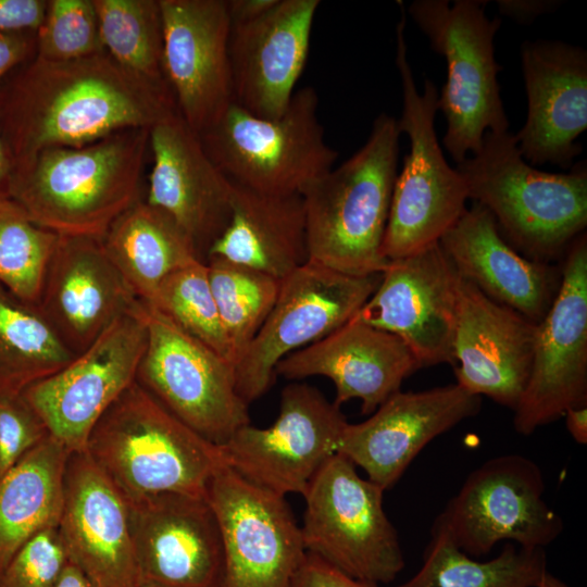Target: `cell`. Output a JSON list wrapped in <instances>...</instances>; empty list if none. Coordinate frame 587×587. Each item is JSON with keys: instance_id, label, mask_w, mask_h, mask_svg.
I'll return each mask as SVG.
<instances>
[{"instance_id": "cell-1", "label": "cell", "mask_w": 587, "mask_h": 587, "mask_svg": "<svg viewBox=\"0 0 587 587\" xmlns=\"http://www.w3.org/2000/svg\"><path fill=\"white\" fill-rule=\"evenodd\" d=\"M0 86V135L13 168L52 147H82L148 128L177 109L170 89L121 67L107 52L28 60Z\"/></svg>"}, {"instance_id": "cell-2", "label": "cell", "mask_w": 587, "mask_h": 587, "mask_svg": "<svg viewBox=\"0 0 587 587\" xmlns=\"http://www.w3.org/2000/svg\"><path fill=\"white\" fill-rule=\"evenodd\" d=\"M148 128L117 132L82 147H52L13 168L8 198L59 236L102 239L141 200Z\"/></svg>"}, {"instance_id": "cell-3", "label": "cell", "mask_w": 587, "mask_h": 587, "mask_svg": "<svg viewBox=\"0 0 587 587\" xmlns=\"http://www.w3.org/2000/svg\"><path fill=\"white\" fill-rule=\"evenodd\" d=\"M467 196L494 217L501 236L521 254L551 263L563 258L587 226V166L565 173L537 170L509 130L487 132L479 150L455 167Z\"/></svg>"}, {"instance_id": "cell-4", "label": "cell", "mask_w": 587, "mask_h": 587, "mask_svg": "<svg viewBox=\"0 0 587 587\" xmlns=\"http://www.w3.org/2000/svg\"><path fill=\"white\" fill-rule=\"evenodd\" d=\"M398 120L382 113L365 143L301 195L308 261L354 275L382 274V254L397 177Z\"/></svg>"}, {"instance_id": "cell-5", "label": "cell", "mask_w": 587, "mask_h": 587, "mask_svg": "<svg viewBox=\"0 0 587 587\" xmlns=\"http://www.w3.org/2000/svg\"><path fill=\"white\" fill-rule=\"evenodd\" d=\"M85 451L126 501L161 492L205 498L226 465L221 446L189 428L136 380L92 428Z\"/></svg>"}, {"instance_id": "cell-6", "label": "cell", "mask_w": 587, "mask_h": 587, "mask_svg": "<svg viewBox=\"0 0 587 587\" xmlns=\"http://www.w3.org/2000/svg\"><path fill=\"white\" fill-rule=\"evenodd\" d=\"M396 27V65L402 87L401 134L409 139V151L397 174L383 257L390 261L414 254L439 242L444 234L465 212L469 200L462 175L449 165L438 141L435 118L438 90L425 79L419 91L408 59L404 38L405 11Z\"/></svg>"}, {"instance_id": "cell-7", "label": "cell", "mask_w": 587, "mask_h": 587, "mask_svg": "<svg viewBox=\"0 0 587 587\" xmlns=\"http://www.w3.org/2000/svg\"><path fill=\"white\" fill-rule=\"evenodd\" d=\"M408 13L447 63L437 109L447 121L444 146L458 164L479 150L487 132L509 128L494 47L501 20L489 18L478 0H415Z\"/></svg>"}, {"instance_id": "cell-8", "label": "cell", "mask_w": 587, "mask_h": 587, "mask_svg": "<svg viewBox=\"0 0 587 587\" xmlns=\"http://www.w3.org/2000/svg\"><path fill=\"white\" fill-rule=\"evenodd\" d=\"M317 107L310 86L295 91L277 118L257 116L232 102L199 136L230 182L265 193L302 195L338 157L325 140Z\"/></svg>"}, {"instance_id": "cell-9", "label": "cell", "mask_w": 587, "mask_h": 587, "mask_svg": "<svg viewBox=\"0 0 587 587\" xmlns=\"http://www.w3.org/2000/svg\"><path fill=\"white\" fill-rule=\"evenodd\" d=\"M384 490L362 478L355 465L334 454L305 494L300 526L307 552L367 583H391L404 567L396 528L383 504Z\"/></svg>"}, {"instance_id": "cell-10", "label": "cell", "mask_w": 587, "mask_h": 587, "mask_svg": "<svg viewBox=\"0 0 587 587\" xmlns=\"http://www.w3.org/2000/svg\"><path fill=\"white\" fill-rule=\"evenodd\" d=\"M142 305L148 337L136 382L189 428L223 446L250 423L234 365L149 304Z\"/></svg>"}, {"instance_id": "cell-11", "label": "cell", "mask_w": 587, "mask_h": 587, "mask_svg": "<svg viewBox=\"0 0 587 587\" xmlns=\"http://www.w3.org/2000/svg\"><path fill=\"white\" fill-rule=\"evenodd\" d=\"M380 276L349 275L308 261L280 279L268 316L235 364L240 397L248 404L259 399L271 387L280 360L352 320Z\"/></svg>"}, {"instance_id": "cell-12", "label": "cell", "mask_w": 587, "mask_h": 587, "mask_svg": "<svg viewBox=\"0 0 587 587\" xmlns=\"http://www.w3.org/2000/svg\"><path fill=\"white\" fill-rule=\"evenodd\" d=\"M540 467L521 454L492 458L475 469L434 521L470 557L488 554L509 540L542 548L563 530V522L544 499Z\"/></svg>"}, {"instance_id": "cell-13", "label": "cell", "mask_w": 587, "mask_h": 587, "mask_svg": "<svg viewBox=\"0 0 587 587\" xmlns=\"http://www.w3.org/2000/svg\"><path fill=\"white\" fill-rule=\"evenodd\" d=\"M348 422L315 387L291 383L282 391L279 414L265 428L250 423L221 446L225 463L251 484L285 497L303 496L322 466L338 452Z\"/></svg>"}, {"instance_id": "cell-14", "label": "cell", "mask_w": 587, "mask_h": 587, "mask_svg": "<svg viewBox=\"0 0 587 587\" xmlns=\"http://www.w3.org/2000/svg\"><path fill=\"white\" fill-rule=\"evenodd\" d=\"M147 337L139 300L90 347L57 373L27 387L22 397L51 436L71 452L85 451L99 419L136 380Z\"/></svg>"}, {"instance_id": "cell-15", "label": "cell", "mask_w": 587, "mask_h": 587, "mask_svg": "<svg viewBox=\"0 0 587 587\" xmlns=\"http://www.w3.org/2000/svg\"><path fill=\"white\" fill-rule=\"evenodd\" d=\"M205 498L222 540L220 587H292L307 550L285 497L224 465L210 480Z\"/></svg>"}, {"instance_id": "cell-16", "label": "cell", "mask_w": 587, "mask_h": 587, "mask_svg": "<svg viewBox=\"0 0 587 587\" xmlns=\"http://www.w3.org/2000/svg\"><path fill=\"white\" fill-rule=\"evenodd\" d=\"M587 405V237L578 236L562 258L555 297L538 324L529 377L513 411L523 436Z\"/></svg>"}, {"instance_id": "cell-17", "label": "cell", "mask_w": 587, "mask_h": 587, "mask_svg": "<svg viewBox=\"0 0 587 587\" xmlns=\"http://www.w3.org/2000/svg\"><path fill=\"white\" fill-rule=\"evenodd\" d=\"M458 277L439 242L390 260L353 320L399 337L422 367L453 366Z\"/></svg>"}, {"instance_id": "cell-18", "label": "cell", "mask_w": 587, "mask_h": 587, "mask_svg": "<svg viewBox=\"0 0 587 587\" xmlns=\"http://www.w3.org/2000/svg\"><path fill=\"white\" fill-rule=\"evenodd\" d=\"M127 503L139 587H220L222 540L207 498L161 492Z\"/></svg>"}, {"instance_id": "cell-19", "label": "cell", "mask_w": 587, "mask_h": 587, "mask_svg": "<svg viewBox=\"0 0 587 587\" xmlns=\"http://www.w3.org/2000/svg\"><path fill=\"white\" fill-rule=\"evenodd\" d=\"M163 72L180 116L198 135L233 102L226 0H159Z\"/></svg>"}, {"instance_id": "cell-20", "label": "cell", "mask_w": 587, "mask_h": 587, "mask_svg": "<svg viewBox=\"0 0 587 587\" xmlns=\"http://www.w3.org/2000/svg\"><path fill=\"white\" fill-rule=\"evenodd\" d=\"M482 397L458 384L391 395L358 424L347 423L338 452L363 469L384 491L434 438L476 415Z\"/></svg>"}, {"instance_id": "cell-21", "label": "cell", "mask_w": 587, "mask_h": 587, "mask_svg": "<svg viewBox=\"0 0 587 587\" xmlns=\"http://www.w3.org/2000/svg\"><path fill=\"white\" fill-rule=\"evenodd\" d=\"M58 532L90 587H139L126 499L86 451L68 457Z\"/></svg>"}, {"instance_id": "cell-22", "label": "cell", "mask_w": 587, "mask_h": 587, "mask_svg": "<svg viewBox=\"0 0 587 587\" xmlns=\"http://www.w3.org/2000/svg\"><path fill=\"white\" fill-rule=\"evenodd\" d=\"M152 167L146 202L166 213L205 263L230 217L232 182L207 153L177 109L149 130Z\"/></svg>"}, {"instance_id": "cell-23", "label": "cell", "mask_w": 587, "mask_h": 587, "mask_svg": "<svg viewBox=\"0 0 587 587\" xmlns=\"http://www.w3.org/2000/svg\"><path fill=\"white\" fill-rule=\"evenodd\" d=\"M138 302L100 238L60 236L37 308L74 357Z\"/></svg>"}, {"instance_id": "cell-24", "label": "cell", "mask_w": 587, "mask_h": 587, "mask_svg": "<svg viewBox=\"0 0 587 587\" xmlns=\"http://www.w3.org/2000/svg\"><path fill=\"white\" fill-rule=\"evenodd\" d=\"M458 276L455 384L514 411L529 377L539 323Z\"/></svg>"}, {"instance_id": "cell-25", "label": "cell", "mask_w": 587, "mask_h": 587, "mask_svg": "<svg viewBox=\"0 0 587 587\" xmlns=\"http://www.w3.org/2000/svg\"><path fill=\"white\" fill-rule=\"evenodd\" d=\"M521 62L527 116L514 135L519 150L533 166L570 170L587 128V53L563 41H525Z\"/></svg>"}, {"instance_id": "cell-26", "label": "cell", "mask_w": 587, "mask_h": 587, "mask_svg": "<svg viewBox=\"0 0 587 587\" xmlns=\"http://www.w3.org/2000/svg\"><path fill=\"white\" fill-rule=\"evenodd\" d=\"M319 0H278L261 17L230 26L233 102L264 118L287 110L309 53Z\"/></svg>"}, {"instance_id": "cell-27", "label": "cell", "mask_w": 587, "mask_h": 587, "mask_svg": "<svg viewBox=\"0 0 587 587\" xmlns=\"http://www.w3.org/2000/svg\"><path fill=\"white\" fill-rule=\"evenodd\" d=\"M420 369L419 360L399 337L352 319L285 357L275 375L295 380L325 376L335 385L336 405L359 399L362 413L370 414Z\"/></svg>"}, {"instance_id": "cell-28", "label": "cell", "mask_w": 587, "mask_h": 587, "mask_svg": "<svg viewBox=\"0 0 587 587\" xmlns=\"http://www.w3.org/2000/svg\"><path fill=\"white\" fill-rule=\"evenodd\" d=\"M439 245L457 273L484 295L535 323L542 321L558 291L561 268L515 250L486 208L473 202Z\"/></svg>"}, {"instance_id": "cell-29", "label": "cell", "mask_w": 587, "mask_h": 587, "mask_svg": "<svg viewBox=\"0 0 587 587\" xmlns=\"http://www.w3.org/2000/svg\"><path fill=\"white\" fill-rule=\"evenodd\" d=\"M209 257L283 279L309 260L302 196L260 192L232 182L230 217Z\"/></svg>"}, {"instance_id": "cell-30", "label": "cell", "mask_w": 587, "mask_h": 587, "mask_svg": "<svg viewBox=\"0 0 587 587\" xmlns=\"http://www.w3.org/2000/svg\"><path fill=\"white\" fill-rule=\"evenodd\" d=\"M71 453L48 434L0 477V576L30 538L59 526Z\"/></svg>"}, {"instance_id": "cell-31", "label": "cell", "mask_w": 587, "mask_h": 587, "mask_svg": "<svg viewBox=\"0 0 587 587\" xmlns=\"http://www.w3.org/2000/svg\"><path fill=\"white\" fill-rule=\"evenodd\" d=\"M101 240L137 299L146 303L152 300L165 277L201 261L184 230L145 200L121 214Z\"/></svg>"}, {"instance_id": "cell-32", "label": "cell", "mask_w": 587, "mask_h": 587, "mask_svg": "<svg viewBox=\"0 0 587 587\" xmlns=\"http://www.w3.org/2000/svg\"><path fill=\"white\" fill-rule=\"evenodd\" d=\"M421 569L397 587H538L547 569L542 548L508 542L488 561L462 552L441 528L433 525Z\"/></svg>"}, {"instance_id": "cell-33", "label": "cell", "mask_w": 587, "mask_h": 587, "mask_svg": "<svg viewBox=\"0 0 587 587\" xmlns=\"http://www.w3.org/2000/svg\"><path fill=\"white\" fill-rule=\"evenodd\" d=\"M74 358L37 305L0 284V398L21 396Z\"/></svg>"}, {"instance_id": "cell-34", "label": "cell", "mask_w": 587, "mask_h": 587, "mask_svg": "<svg viewBox=\"0 0 587 587\" xmlns=\"http://www.w3.org/2000/svg\"><path fill=\"white\" fill-rule=\"evenodd\" d=\"M93 3L104 51L139 79L170 89L163 72L159 0H93Z\"/></svg>"}, {"instance_id": "cell-35", "label": "cell", "mask_w": 587, "mask_h": 587, "mask_svg": "<svg viewBox=\"0 0 587 587\" xmlns=\"http://www.w3.org/2000/svg\"><path fill=\"white\" fill-rule=\"evenodd\" d=\"M205 265L236 364L268 316L280 279L220 257H209Z\"/></svg>"}, {"instance_id": "cell-36", "label": "cell", "mask_w": 587, "mask_h": 587, "mask_svg": "<svg viewBox=\"0 0 587 587\" xmlns=\"http://www.w3.org/2000/svg\"><path fill=\"white\" fill-rule=\"evenodd\" d=\"M147 304L183 332L235 364L204 262L197 260L170 274Z\"/></svg>"}, {"instance_id": "cell-37", "label": "cell", "mask_w": 587, "mask_h": 587, "mask_svg": "<svg viewBox=\"0 0 587 587\" xmlns=\"http://www.w3.org/2000/svg\"><path fill=\"white\" fill-rule=\"evenodd\" d=\"M60 236L34 223L8 197L0 198V284L37 305Z\"/></svg>"}, {"instance_id": "cell-38", "label": "cell", "mask_w": 587, "mask_h": 587, "mask_svg": "<svg viewBox=\"0 0 587 587\" xmlns=\"http://www.w3.org/2000/svg\"><path fill=\"white\" fill-rule=\"evenodd\" d=\"M105 52L93 0H50L36 32V55L54 62Z\"/></svg>"}, {"instance_id": "cell-39", "label": "cell", "mask_w": 587, "mask_h": 587, "mask_svg": "<svg viewBox=\"0 0 587 587\" xmlns=\"http://www.w3.org/2000/svg\"><path fill=\"white\" fill-rule=\"evenodd\" d=\"M67 563L58 527L43 529L16 552L0 587H55Z\"/></svg>"}, {"instance_id": "cell-40", "label": "cell", "mask_w": 587, "mask_h": 587, "mask_svg": "<svg viewBox=\"0 0 587 587\" xmlns=\"http://www.w3.org/2000/svg\"><path fill=\"white\" fill-rule=\"evenodd\" d=\"M48 434L22 395L0 398V477Z\"/></svg>"}, {"instance_id": "cell-41", "label": "cell", "mask_w": 587, "mask_h": 587, "mask_svg": "<svg viewBox=\"0 0 587 587\" xmlns=\"http://www.w3.org/2000/svg\"><path fill=\"white\" fill-rule=\"evenodd\" d=\"M48 1L0 0V35L36 33L40 27Z\"/></svg>"}, {"instance_id": "cell-42", "label": "cell", "mask_w": 587, "mask_h": 587, "mask_svg": "<svg viewBox=\"0 0 587 587\" xmlns=\"http://www.w3.org/2000/svg\"><path fill=\"white\" fill-rule=\"evenodd\" d=\"M292 587H379V585L352 578L319 557L307 552Z\"/></svg>"}, {"instance_id": "cell-43", "label": "cell", "mask_w": 587, "mask_h": 587, "mask_svg": "<svg viewBox=\"0 0 587 587\" xmlns=\"http://www.w3.org/2000/svg\"><path fill=\"white\" fill-rule=\"evenodd\" d=\"M36 51V33L0 35V86L17 66L27 62Z\"/></svg>"}, {"instance_id": "cell-44", "label": "cell", "mask_w": 587, "mask_h": 587, "mask_svg": "<svg viewBox=\"0 0 587 587\" xmlns=\"http://www.w3.org/2000/svg\"><path fill=\"white\" fill-rule=\"evenodd\" d=\"M499 11L520 23H532L537 16L557 7L549 0H497Z\"/></svg>"}, {"instance_id": "cell-45", "label": "cell", "mask_w": 587, "mask_h": 587, "mask_svg": "<svg viewBox=\"0 0 587 587\" xmlns=\"http://www.w3.org/2000/svg\"><path fill=\"white\" fill-rule=\"evenodd\" d=\"M278 0H226L230 26L252 22L276 5Z\"/></svg>"}, {"instance_id": "cell-46", "label": "cell", "mask_w": 587, "mask_h": 587, "mask_svg": "<svg viewBox=\"0 0 587 587\" xmlns=\"http://www.w3.org/2000/svg\"><path fill=\"white\" fill-rule=\"evenodd\" d=\"M565 426L572 438L579 445L587 444V405L570 408L564 412Z\"/></svg>"}, {"instance_id": "cell-47", "label": "cell", "mask_w": 587, "mask_h": 587, "mask_svg": "<svg viewBox=\"0 0 587 587\" xmlns=\"http://www.w3.org/2000/svg\"><path fill=\"white\" fill-rule=\"evenodd\" d=\"M13 173V164L0 135V198L8 197V188Z\"/></svg>"}, {"instance_id": "cell-48", "label": "cell", "mask_w": 587, "mask_h": 587, "mask_svg": "<svg viewBox=\"0 0 587 587\" xmlns=\"http://www.w3.org/2000/svg\"><path fill=\"white\" fill-rule=\"evenodd\" d=\"M55 587H90V585L82 572L68 562Z\"/></svg>"}, {"instance_id": "cell-49", "label": "cell", "mask_w": 587, "mask_h": 587, "mask_svg": "<svg viewBox=\"0 0 587 587\" xmlns=\"http://www.w3.org/2000/svg\"><path fill=\"white\" fill-rule=\"evenodd\" d=\"M538 587H569L564 582L553 576L548 571L544 574Z\"/></svg>"}]
</instances>
